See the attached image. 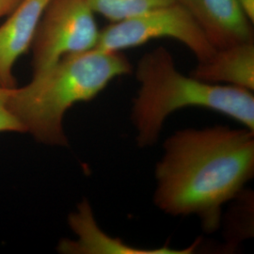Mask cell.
Segmentation results:
<instances>
[{
	"label": "cell",
	"mask_w": 254,
	"mask_h": 254,
	"mask_svg": "<svg viewBox=\"0 0 254 254\" xmlns=\"http://www.w3.org/2000/svg\"><path fill=\"white\" fill-rule=\"evenodd\" d=\"M155 168L154 203L174 217L196 216L214 233L223 205L254 175V131L228 127L180 130L166 139Z\"/></svg>",
	"instance_id": "obj_1"
},
{
	"label": "cell",
	"mask_w": 254,
	"mask_h": 254,
	"mask_svg": "<svg viewBox=\"0 0 254 254\" xmlns=\"http://www.w3.org/2000/svg\"><path fill=\"white\" fill-rule=\"evenodd\" d=\"M132 72L120 52L94 48L64 57L29 84L9 91L11 113L39 141L47 145L68 144L63 127L66 111L80 102L94 99L109 83Z\"/></svg>",
	"instance_id": "obj_2"
},
{
	"label": "cell",
	"mask_w": 254,
	"mask_h": 254,
	"mask_svg": "<svg viewBox=\"0 0 254 254\" xmlns=\"http://www.w3.org/2000/svg\"><path fill=\"white\" fill-rule=\"evenodd\" d=\"M136 76L139 89L133 100L131 119L139 147L154 145L165 120L185 108L218 112L254 131L253 91L184 75L176 68L173 56L164 47L140 59Z\"/></svg>",
	"instance_id": "obj_3"
},
{
	"label": "cell",
	"mask_w": 254,
	"mask_h": 254,
	"mask_svg": "<svg viewBox=\"0 0 254 254\" xmlns=\"http://www.w3.org/2000/svg\"><path fill=\"white\" fill-rule=\"evenodd\" d=\"M161 38L180 42L199 63L208 60L217 50L190 12L178 1L111 23L101 30L96 48L121 52Z\"/></svg>",
	"instance_id": "obj_4"
},
{
	"label": "cell",
	"mask_w": 254,
	"mask_h": 254,
	"mask_svg": "<svg viewBox=\"0 0 254 254\" xmlns=\"http://www.w3.org/2000/svg\"><path fill=\"white\" fill-rule=\"evenodd\" d=\"M94 14L85 0H50L31 46L34 74L64 57L96 48L101 30Z\"/></svg>",
	"instance_id": "obj_5"
},
{
	"label": "cell",
	"mask_w": 254,
	"mask_h": 254,
	"mask_svg": "<svg viewBox=\"0 0 254 254\" xmlns=\"http://www.w3.org/2000/svg\"><path fill=\"white\" fill-rule=\"evenodd\" d=\"M190 12L215 48L253 41L251 20L237 0H177Z\"/></svg>",
	"instance_id": "obj_6"
},
{
	"label": "cell",
	"mask_w": 254,
	"mask_h": 254,
	"mask_svg": "<svg viewBox=\"0 0 254 254\" xmlns=\"http://www.w3.org/2000/svg\"><path fill=\"white\" fill-rule=\"evenodd\" d=\"M50 0H22L0 26V87L12 89V69L32 46L39 23Z\"/></svg>",
	"instance_id": "obj_7"
},
{
	"label": "cell",
	"mask_w": 254,
	"mask_h": 254,
	"mask_svg": "<svg viewBox=\"0 0 254 254\" xmlns=\"http://www.w3.org/2000/svg\"><path fill=\"white\" fill-rule=\"evenodd\" d=\"M73 232L79 236L77 241H63L60 251L66 254H189L195 251L198 243L184 250H174L164 246L158 249H139L128 245L118 238L106 235L97 226L91 206L84 200L78 211L69 219Z\"/></svg>",
	"instance_id": "obj_8"
},
{
	"label": "cell",
	"mask_w": 254,
	"mask_h": 254,
	"mask_svg": "<svg viewBox=\"0 0 254 254\" xmlns=\"http://www.w3.org/2000/svg\"><path fill=\"white\" fill-rule=\"evenodd\" d=\"M191 75L201 81L254 90L253 41L217 49L208 60L199 63Z\"/></svg>",
	"instance_id": "obj_9"
},
{
	"label": "cell",
	"mask_w": 254,
	"mask_h": 254,
	"mask_svg": "<svg viewBox=\"0 0 254 254\" xmlns=\"http://www.w3.org/2000/svg\"><path fill=\"white\" fill-rule=\"evenodd\" d=\"M175 1L177 0H85L94 13L100 14L111 23L134 17Z\"/></svg>",
	"instance_id": "obj_10"
},
{
	"label": "cell",
	"mask_w": 254,
	"mask_h": 254,
	"mask_svg": "<svg viewBox=\"0 0 254 254\" xmlns=\"http://www.w3.org/2000/svg\"><path fill=\"white\" fill-rule=\"evenodd\" d=\"M10 90L0 87V132H24V127L11 113L8 106Z\"/></svg>",
	"instance_id": "obj_11"
},
{
	"label": "cell",
	"mask_w": 254,
	"mask_h": 254,
	"mask_svg": "<svg viewBox=\"0 0 254 254\" xmlns=\"http://www.w3.org/2000/svg\"><path fill=\"white\" fill-rule=\"evenodd\" d=\"M21 2L22 0H0V18L9 15Z\"/></svg>",
	"instance_id": "obj_12"
},
{
	"label": "cell",
	"mask_w": 254,
	"mask_h": 254,
	"mask_svg": "<svg viewBox=\"0 0 254 254\" xmlns=\"http://www.w3.org/2000/svg\"><path fill=\"white\" fill-rule=\"evenodd\" d=\"M241 5L242 9L247 14V16L251 20L252 23L254 21V0H237Z\"/></svg>",
	"instance_id": "obj_13"
}]
</instances>
